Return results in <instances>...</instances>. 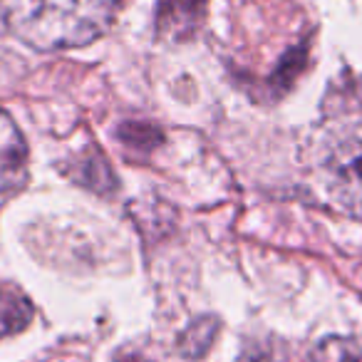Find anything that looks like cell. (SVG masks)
I'll return each instance as SVG.
<instances>
[{
    "instance_id": "cell-5",
    "label": "cell",
    "mask_w": 362,
    "mask_h": 362,
    "mask_svg": "<svg viewBox=\"0 0 362 362\" xmlns=\"http://www.w3.org/2000/svg\"><path fill=\"white\" fill-rule=\"evenodd\" d=\"M33 315H35V308L30 298L13 283H0V340L25 330Z\"/></svg>"
},
{
    "instance_id": "cell-10",
    "label": "cell",
    "mask_w": 362,
    "mask_h": 362,
    "mask_svg": "<svg viewBox=\"0 0 362 362\" xmlns=\"http://www.w3.org/2000/svg\"><path fill=\"white\" fill-rule=\"evenodd\" d=\"M238 362H273V357H271V352H268V347L248 345L246 350H243V355L238 357Z\"/></svg>"
},
{
    "instance_id": "cell-8",
    "label": "cell",
    "mask_w": 362,
    "mask_h": 362,
    "mask_svg": "<svg viewBox=\"0 0 362 362\" xmlns=\"http://www.w3.org/2000/svg\"><path fill=\"white\" fill-rule=\"evenodd\" d=\"M77 169H80V176H75V179L82 187L95 189V192H112L115 189V174H112L105 156H82Z\"/></svg>"
},
{
    "instance_id": "cell-7",
    "label": "cell",
    "mask_w": 362,
    "mask_h": 362,
    "mask_svg": "<svg viewBox=\"0 0 362 362\" xmlns=\"http://www.w3.org/2000/svg\"><path fill=\"white\" fill-rule=\"evenodd\" d=\"M310 362H362V342L355 337L330 335L315 345Z\"/></svg>"
},
{
    "instance_id": "cell-9",
    "label": "cell",
    "mask_w": 362,
    "mask_h": 362,
    "mask_svg": "<svg viewBox=\"0 0 362 362\" xmlns=\"http://www.w3.org/2000/svg\"><path fill=\"white\" fill-rule=\"evenodd\" d=\"M117 136H119V141H124L127 149H139V151L141 149L151 151L161 141V132L156 129L154 124H139V122H127V124H122Z\"/></svg>"
},
{
    "instance_id": "cell-3",
    "label": "cell",
    "mask_w": 362,
    "mask_h": 362,
    "mask_svg": "<svg viewBox=\"0 0 362 362\" xmlns=\"http://www.w3.org/2000/svg\"><path fill=\"white\" fill-rule=\"evenodd\" d=\"M209 0H156L154 28L164 42H187L202 30Z\"/></svg>"
},
{
    "instance_id": "cell-11",
    "label": "cell",
    "mask_w": 362,
    "mask_h": 362,
    "mask_svg": "<svg viewBox=\"0 0 362 362\" xmlns=\"http://www.w3.org/2000/svg\"><path fill=\"white\" fill-rule=\"evenodd\" d=\"M112 362H156L151 360L146 352L141 350H134V347H124V350H117L115 357H112Z\"/></svg>"
},
{
    "instance_id": "cell-2",
    "label": "cell",
    "mask_w": 362,
    "mask_h": 362,
    "mask_svg": "<svg viewBox=\"0 0 362 362\" xmlns=\"http://www.w3.org/2000/svg\"><path fill=\"white\" fill-rule=\"evenodd\" d=\"M327 192L352 216L362 218V136L340 139L322 161Z\"/></svg>"
},
{
    "instance_id": "cell-12",
    "label": "cell",
    "mask_w": 362,
    "mask_h": 362,
    "mask_svg": "<svg viewBox=\"0 0 362 362\" xmlns=\"http://www.w3.org/2000/svg\"><path fill=\"white\" fill-rule=\"evenodd\" d=\"M355 92H357V100H360V105H362V77H360V80H357Z\"/></svg>"
},
{
    "instance_id": "cell-1",
    "label": "cell",
    "mask_w": 362,
    "mask_h": 362,
    "mask_svg": "<svg viewBox=\"0 0 362 362\" xmlns=\"http://www.w3.org/2000/svg\"><path fill=\"white\" fill-rule=\"evenodd\" d=\"M119 0H0L11 33L35 50L90 45L112 25Z\"/></svg>"
},
{
    "instance_id": "cell-4",
    "label": "cell",
    "mask_w": 362,
    "mask_h": 362,
    "mask_svg": "<svg viewBox=\"0 0 362 362\" xmlns=\"http://www.w3.org/2000/svg\"><path fill=\"white\" fill-rule=\"evenodd\" d=\"M28 181V144L8 112H0V194Z\"/></svg>"
},
{
    "instance_id": "cell-6",
    "label": "cell",
    "mask_w": 362,
    "mask_h": 362,
    "mask_svg": "<svg viewBox=\"0 0 362 362\" xmlns=\"http://www.w3.org/2000/svg\"><path fill=\"white\" fill-rule=\"evenodd\" d=\"M218 330H221V322L214 315H204L192 320V325L179 335V352L187 360H202L211 345L216 342Z\"/></svg>"
}]
</instances>
